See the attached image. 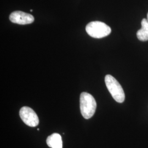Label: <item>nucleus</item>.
Listing matches in <instances>:
<instances>
[{
  "instance_id": "39448f33",
  "label": "nucleus",
  "mask_w": 148,
  "mask_h": 148,
  "mask_svg": "<svg viewBox=\"0 0 148 148\" xmlns=\"http://www.w3.org/2000/svg\"><path fill=\"white\" fill-rule=\"evenodd\" d=\"M10 20L13 23L25 25L33 23L34 18L30 14L21 11H14L10 16Z\"/></svg>"
},
{
  "instance_id": "20e7f679",
  "label": "nucleus",
  "mask_w": 148,
  "mask_h": 148,
  "mask_svg": "<svg viewBox=\"0 0 148 148\" xmlns=\"http://www.w3.org/2000/svg\"><path fill=\"white\" fill-rule=\"evenodd\" d=\"M19 115L22 121L30 127H36L39 123L36 113L28 106L21 108L19 111Z\"/></svg>"
},
{
  "instance_id": "7ed1b4c3",
  "label": "nucleus",
  "mask_w": 148,
  "mask_h": 148,
  "mask_svg": "<svg viewBox=\"0 0 148 148\" xmlns=\"http://www.w3.org/2000/svg\"><path fill=\"white\" fill-rule=\"evenodd\" d=\"M86 30L91 37L101 38L108 36L111 33V28L103 22L92 21L86 27Z\"/></svg>"
},
{
  "instance_id": "423d86ee",
  "label": "nucleus",
  "mask_w": 148,
  "mask_h": 148,
  "mask_svg": "<svg viewBox=\"0 0 148 148\" xmlns=\"http://www.w3.org/2000/svg\"><path fill=\"white\" fill-rule=\"evenodd\" d=\"M48 146L51 148H63L61 136L58 133H53L48 137L46 140Z\"/></svg>"
},
{
  "instance_id": "f257e3e1",
  "label": "nucleus",
  "mask_w": 148,
  "mask_h": 148,
  "mask_svg": "<svg viewBox=\"0 0 148 148\" xmlns=\"http://www.w3.org/2000/svg\"><path fill=\"white\" fill-rule=\"evenodd\" d=\"M80 110L86 119H89L95 113L97 103L95 98L87 92H82L80 95Z\"/></svg>"
},
{
  "instance_id": "0eeeda50",
  "label": "nucleus",
  "mask_w": 148,
  "mask_h": 148,
  "mask_svg": "<svg viewBox=\"0 0 148 148\" xmlns=\"http://www.w3.org/2000/svg\"><path fill=\"white\" fill-rule=\"evenodd\" d=\"M142 27L137 32L138 39L141 41H148V21L147 19L144 18L142 22Z\"/></svg>"
},
{
  "instance_id": "6e6552de",
  "label": "nucleus",
  "mask_w": 148,
  "mask_h": 148,
  "mask_svg": "<svg viewBox=\"0 0 148 148\" xmlns=\"http://www.w3.org/2000/svg\"><path fill=\"white\" fill-rule=\"evenodd\" d=\"M147 20H148V14H147Z\"/></svg>"
},
{
  "instance_id": "f03ea898",
  "label": "nucleus",
  "mask_w": 148,
  "mask_h": 148,
  "mask_svg": "<svg viewBox=\"0 0 148 148\" xmlns=\"http://www.w3.org/2000/svg\"><path fill=\"white\" fill-rule=\"evenodd\" d=\"M105 82L108 90L115 101L120 103H123L125 99V95L119 82L110 75H106Z\"/></svg>"
}]
</instances>
